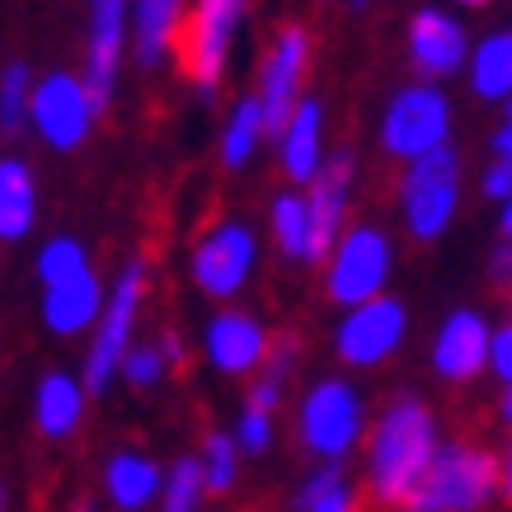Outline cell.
I'll list each match as a JSON object with an SVG mask.
<instances>
[{
	"label": "cell",
	"instance_id": "23",
	"mask_svg": "<svg viewBox=\"0 0 512 512\" xmlns=\"http://www.w3.org/2000/svg\"><path fill=\"white\" fill-rule=\"evenodd\" d=\"M38 226V184L19 156H0V240L15 245Z\"/></svg>",
	"mask_w": 512,
	"mask_h": 512
},
{
	"label": "cell",
	"instance_id": "34",
	"mask_svg": "<svg viewBox=\"0 0 512 512\" xmlns=\"http://www.w3.org/2000/svg\"><path fill=\"white\" fill-rule=\"evenodd\" d=\"M282 395H287V381H282V376L259 372L254 381H249V390H245V404L249 409H259V414H273V419H278Z\"/></svg>",
	"mask_w": 512,
	"mask_h": 512
},
{
	"label": "cell",
	"instance_id": "19",
	"mask_svg": "<svg viewBox=\"0 0 512 512\" xmlns=\"http://www.w3.org/2000/svg\"><path fill=\"white\" fill-rule=\"evenodd\" d=\"M160 475H165V466H160L156 456H146L141 447L113 451L109 461H104V498H109L118 512L156 508Z\"/></svg>",
	"mask_w": 512,
	"mask_h": 512
},
{
	"label": "cell",
	"instance_id": "24",
	"mask_svg": "<svg viewBox=\"0 0 512 512\" xmlns=\"http://www.w3.org/2000/svg\"><path fill=\"white\" fill-rule=\"evenodd\" d=\"M466 76H470V90L489 99V104H508L512 94V33L498 29L489 38L470 47L466 57Z\"/></svg>",
	"mask_w": 512,
	"mask_h": 512
},
{
	"label": "cell",
	"instance_id": "12",
	"mask_svg": "<svg viewBox=\"0 0 512 512\" xmlns=\"http://www.w3.org/2000/svg\"><path fill=\"white\" fill-rule=\"evenodd\" d=\"M306 66H311V33L301 29V24H287L273 38V47H268L264 71H259V94H254L259 113H264V137H278L287 113L296 109Z\"/></svg>",
	"mask_w": 512,
	"mask_h": 512
},
{
	"label": "cell",
	"instance_id": "31",
	"mask_svg": "<svg viewBox=\"0 0 512 512\" xmlns=\"http://www.w3.org/2000/svg\"><path fill=\"white\" fill-rule=\"evenodd\" d=\"M29 90H33V76L24 62H10L0 71V127L5 132H15L24 123V113H29Z\"/></svg>",
	"mask_w": 512,
	"mask_h": 512
},
{
	"label": "cell",
	"instance_id": "25",
	"mask_svg": "<svg viewBox=\"0 0 512 512\" xmlns=\"http://www.w3.org/2000/svg\"><path fill=\"white\" fill-rule=\"evenodd\" d=\"M259 141H268L264 113H259V99L245 94V99H235L231 118L221 127V165L226 170H245L249 160H254V151H259Z\"/></svg>",
	"mask_w": 512,
	"mask_h": 512
},
{
	"label": "cell",
	"instance_id": "16",
	"mask_svg": "<svg viewBox=\"0 0 512 512\" xmlns=\"http://www.w3.org/2000/svg\"><path fill=\"white\" fill-rule=\"evenodd\" d=\"M489 320L470 306H456V311L437 325L433 334V372L447 381V386H466L484 372V353H489Z\"/></svg>",
	"mask_w": 512,
	"mask_h": 512
},
{
	"label": "cell",
	"instance_id": "27",
	"mask_svg": "<svg viewBox=\"0 0 512 512\" xmlns=\"http://www.w3.org/2000/svg\"><path fill=\"white\" fill-rule=\"evenodd\" d=\"M268 221H273V240L287 259H306L311 254V217H306V202L301 193H278L273 207H268Z\"/></svg>",
	"mask_w": 512,
	"mask_h": 512
},
{
	"label": "cell",
	"instance_id": "1",
	"mask_svg": "<svg viewBox=\"0 0 512 512\" xmlns=\"http://www.w3.org/2000/svg\"><path fill=\"white\" fill-rule=\"evenodd\" d=\"M437 447H442V433H437L433 409L419 395H395L376 414V423H367V437H362L367 494L381 508H404V498L414 494Z\"/></svg>",
	"mask_w": 512,
	"mask_h": 512
},
{
	"label": "cell",
	"instance_id": "11",
	"mask_svg": "<svg viewBox=\"0 0 512 512\" xmlns=\"http://www.w3.org/2000/svg\"><path fill=\"white\" fill-rule=\"evenodd\" d=\"M240 19H245V0H198V10H193V19H188L184 66H188V76H193V85H198L202 99L217 94Z\"/></svg>",
	"mask_w": 512,
	"mask_h": 512
},
{
	"label": "cell",
	"instance_id": "28",
	"mask_svg": "<svg viewBox=\"0 0 512 512\" xmlns=\"http://www.w3.org/2000/svg\"><path fill=\"white\" fill-rule=\"evenodd\" d=\"M240 451H235L231 433L226 428H212L202 437V451H198V470H202V489L207 494H231L235 480H240Z\"/></svg>",
	"mask_w": 512,
	"mask_h": 512
},
{
	"label": "cell",
	"instance_id": "2",
	"mask_svg": "<svg viewBox=\"0 0 512 512\" xmlns=\"http://www.w3.org/2000/svg\"><path fill=\"white\" fill-rule=\"evenodd\" d=\"M503 494V461L475 442H442L400 512H484Z\"/></svg>",
	"mask_w": 512,
	"mask_h": 512
},
{
	"label": "cell",
	"instance_id": "33",
	"mask_svg": "<svg viewBox=\"0 0 512 512\" xmlns=\"http://www.w3.org/2000/svg\"><path fill=\"white\" fill-rule=\"evenodd\" d=\"M484 372L498 376V386H512V325L489 329V353H484Z\"/></svg>",
	"mask_w": 512,
	"mask_h": 512
},
{
	"label": "cell",
	"instance_id": "10",
	"mask_svg": "<svg viewBox=\"0 0 512 512\" xmlns=\"http://www.w3.org/2000/svg\"><path fill=\"white\" fill-rule=\"evenodd\" d=\"M409 339V311L395 296H372L362 306H348V315L334 329V353L343 367H381L386 357L400 353V343Z\"/></svg>",
	"mask_w": 512,
	"mask_h": 512
},
{
	"label": "cell",
	"instance_id": "42",
	"mask_svg": "<svg viewBox=\"0 0 512 512\" xmlns=\"http://www.w3.org/2000/svg\"><path fill=\"white\" fill-rule=\"evenodd\" d=\"M71 512H94V508H90V503H76V508H71Z\"/></svg>",
	"mask_w": 512,
	"mask_h": 512
},
{
	"label": "cell",
	"instance_id": "20",
	"mask_svg": "<svg viewBox=\"0 0 512 512\" xmlns=\"http://www.w3.org/2000/svg\"><path fill=\"white\" fill-rule=\"evenodd\" d=\"M85 390L71 372H43L38 386H33V428L47 442H66V437L80 433L85 423Z\"/></svg>",
	"mask_w": 512,
	"mask_h": 512
},
{
	"label": "cell",
	"instance_id": "18",
	"mask_svg": "<svg viewBox=\"0 0 512 512\" xmlns=\"http://www.w3.org/2000/svg\"><path fill=\"white\" fill-rule=\"evenodd\" d=\"M273 141H278L282 174H287L292 184H311V174L320 170V160H325V104H320L315 94L311 99L301 94Z\"/></svg>",
	"mask_w": 512,
	"mask_h": 512
},
{
	"label": "cell",
	"instance_id": "6",
	"mask_svg": "<svg viewBox=\"0 0 512 512\" xmlns=\"http://www.w3.org/2000/svg\"><path fill=\"white\" fill-rule=\"evenodd\" d=\"M376 141L381 151L395 160H419L437 146H451V99L442 94V85L414 80L386 99V113L376 123Z\"/></svg>",
	"mask_w": 512,
	"mask_h": 512
},
{
	"label": "cell",
	"instance_id": "5",
	"mask_svg": "<svg viewBox=\"0 0 512 512\" xmlns=\"http://www.w3.org/2000/svg\"><path fill=\"white\" fill-rule=\"evenodd\" d=\"M461 207V156L456 146H437L409 160L400 179V217L414 240H442Z\"/></svg>",
	"mask_w": 512,
	"mask_h": 512
},
{
	"label": "cell",
	"instance_id": "8",
	"mask_svg": "<svg viewBox=\"0 0 512 512\" xmlns=\"http://www.w3.org/2000/svg\"><path fill=\"white\" fill-rule=\"evenodd\" d=\"M254 268H259V235L249 221L226 217L198 240L188 273L198 282V292H207L212 301H231L235 292H245Z\"/></svg>",
	"mask_w": 512,
	"mask_h": 512
},
{
	"label": "cell",
	"instance_id": "41",
	"mask_svg": "<svg viewBox=\"0 0 512 512\" xmlns=\"http://www.w3.org/2000/svg\"><path fill=\"white\" fill-rule=\"evenodd\" d=\"M348 5H353V10H362V5H372V0H348Z\"/></svg>",
	"mask_w": 512,
	"mask_h": 512
},
{
	"label": "cell",
	"instance_id": "4",
	"mask_svg": "<svg viewBox=\"0 0 512 512\" xmlns=\"http://www.w3.org/2000/svg\"><path fill=\"white\" fill-rule=\"evenodd\" d=\"M141 292H146V264L141 259H127L113 292H104V311L90 329V348H85V367H80V390L85 400L94 395H109V386L118 381V362L132 348V334H137V315H141Z\"/></svg>",
	"mask_w": 512,
	"mask_h": 512
},
{
	"label": "cell",
	"instance_id": "29",
	"mask_svg": "<svg viewBox=\"0 0 512 512\" xmlns=\"http://www.w3.org/2000/svg\"><path fill=\"white\" fill-rule=\"evenodd\" d=\"M90 268V249L80 245L76 235H52L43 249H38V282L43 287H57V282L76 278Z\"/></svg>",
	"mask_w": 512,
	"mask_h": 512
},
{
	"label": "cell",
	"instance_id": "9",
	"mask_svg": "<svg viewBox=\"0 0 512 512\" xmlns=\"http://www.w3.org/2000/svg\"><path fill=\"white\" fill-rule=\"evenodd\" d=\"M94 104L76 71H47L43 80H33L29 90V113L24 123H33V132L52 146V151H76L85 146L94 127Z\"/></svg>",
	"mask_w": 512,
	"mask_h": 512
},
{
	"label": "cell",
	"instance_id": "37",
	"mask_svg": "<svg viewBox=\"0 0 512 512\" xmlns=\"http://www.w3.org/2000/svg\"><path fill=\"white\" fill-rule=\"evenodd\" d=\"M160 357H165V367H179V362H184V339H179V334H174V329H165V334H160Z\"/></svg>",
	"mask_w": 512,
	"mask_h": 512
},
{
	"label": "cell",
	"instance_id": "40",
	"mask_svg": "<svg viewBox=\"0 0 512 512\" xmlns=\"http://www.w3.org/2000/svg\"><path fill=\"white\" fill-rule=\"evenodd\" d=\"M0 512H10V489L0 484Z\"/></svg>",
	"mask_w": 512,
	"mask_h": 512
},
{
	"label": "cell",
	"instance_id": "14",
	"mask_svg": "<svg viewBox=\"0 0 512 512\" xmlns=\"http://www.w3.org/2000/svg\"><path fill=\"white\" fill-rule=\"evenodd\" d=\"M127 47V0H90V38H85V94H90L94 113L113 104V85H118V66H123Z\"/></svg>",
	"mask_w": 512,
	"mask_h": 512
},
{
	"label": "cell",
	"instance_id": "7",
	"mask_svg": "<svg viewBox=\"0 0 512 512\" xmlns=\"http://www.w3.org/2000/svg\"><path fill=\"white\" fill-rule=\"evenodd\" d=\"M395 245L381 226H348L325 254V292L339 306H362L372 296H386Z\"/></svg>",
	"mask_w": 512,
	"mask_h": 512
},
{
	"label": "cell",
	"instance_id": "17",
	"mask_svg": "<svg viewBox=\"0 0 512 512\" xmlns=\"http://www.w3.org/2000/svg\"><path fill=\"white\" fill-rule=\"evenodd\" d=\"M202 353L221 376H254L268 353V329L249 311H221L207 320Z\"/></svg>",
	"mask_w": 512,
	"mask_h": 512
},
{
	"label": "cell",
	"instance_id": "32",
	"mask_svg": "<svg viewBox=\"0 0 512 512\" xmlns=\"http://www.w3.org/2000/svg\"><path fill=\"white\" fill-rule=\"evenodd\" d=\"M118 376H123L132 390H151L170 376V367H165V357H160L156 343H132L123 353V362H118Z\"/></svg>",
	"mask_w": 512,
	"mask_h": 512
},
{
	"label": "cell",
	"instance_id": "36",
	"mask_svg": "<svg viewBox=\"0 0 512 512\" xmlns=\"http://www.w3.org/2000/svg\"><path fill=\"white\" fill-rule=\"evenodd\" d=\"M484 198H494V202L512 198V160H494V165L484 170Z\"/></svg>",
	"mask_w": 512,
	"mask_h": 512
},
{
	"label": "cell",
	"instance_id": "26",
	"mask_svg": "<svg viewBox=\"0 0 512 512\" xmlns=\"http://www.w3.org/2000/svg\"><path fill=\"white\" fill-rule=\"evenodd\" d=\"M207 489H202V470L198 456H179L165 466L160 475V494H156V512H202Z\"/></svg>",
	"mask_w": 512,
	"mask_h": 512
},
{
	"label": "cell",
	"instance_id": "38",
	"mask_svg": "<svg viewBox=\"0 0 512 512\" xmlns=\"http://www.w3.org/2000/svg\"><path fill=\"white\" fill-rule=\"evenodd\" d=\"M489 146H494V160H508L512 156V123H498L494 137H489Z\"/></svg>",
	"mask_w": 512,
	"mask_h": 512
},
{
	"label": "cell",
	"instance_id": "30",
	"mask_svg": "<svg viewBox=\"0 0 512 512\" xmlns=\"http://www.w3.org/2000/svg\"><path fill=\"white\" fill-rule=\"evenodd\" d=\"M235 442V451L240 456H268L273 451V442H278V419L273 414H259V409H240L235 414V428H226Z\"/></svg>",
	"mask_w": 512,
	"mask_h": 512
},
{
	"label": "cell",
	"instance_id": "21",
	"mask_svg": "<svg viewBox=\"0 0 512 512\" xmlns=\"http://www.w3.org/2000/svg\"><path fill=\"white\" fill-rule=\"evenodd\" d=\"M99 311H104V282L94 278V268L57 282V287H43V325L62 339L94 329Z\"/></svg>",
	"mask_w": 512,
	"mask_h": 512
},
{
	"label": "cell",
	"instance_id": "35",
	"mask_svg": "<svg viewBox=\"0 0 512 512\" xmlns=\"http://www.w3.org/2000/svg\"><path fill=\"white\" fill-rule=\"evenodd\" d=\"M301 512H357V489L343 480V484H334L329 494L315 498V503H306Z\"/></svg>",
	"mask_w": 512,
	"mask_h": 512
},
{
	"label": "cell",
	"instance_id": "15",
	"mask_svg": "<svg viewBox=\"0 0 512 512\" xmlns=\"http://www.w3.org/2000/svg\"><path fill=\"white\" fill-rule=\"evenodd\" d=\"M466 57H470V33L461 19L451 10H437V5L414 10V19H409V62L419 66V76L428 85L461 76Z\"/></svg>",
	"mask_w": 512,
	"mask_h": 512
},
{
	"label": "cell",
	"instance_id": "3",
	"mask_svg": "<svg viewBox=\"0 0 512 512\" xmlns=\"http://www.w3.org/2000/svg\"><path fill=\"white\" fill-rule=\"evenodd\" d=\"M367 437V400L348 376H320L296 404V442L320 466H343Z\"/></svg>",
	"mask_w": 512,
	"mask_h": 512
},
{
	"label": "cell",
	"instance_id": "39",
	"mask_svg": "<svg viewBox=\"0 0 512 512\" xmlns=\"http://www.w3.org/2000/svg\"><path fill=\"white\" fill-rule=\"evenodd\" d=\"M451 5H466V10H480V5H489V0H451Z\"/></svg>",
	"mask_w": 512,
	"mask_h": 512
},
{
	"label": "cell",
	"instance_id": "13",
	"mask_svg": "<svg viewBox=\"0 0 512 512\" xmlns=\"http://www.w3.org/2000/svg\"><path fill=\"white\" fill-rule=\"evenodd\" d=\"M357 160L353 151H334L320 160V170L311 174V184L301 193L306 217H311V264H325V254L334 249V240L343 235V217H348V193H353Z\"/></svg>",
	"mask_w": 512,
	"mask_h": 512
},
{
	"label": "cell",
	"instance_id": "22",
	"mask_svg": "<svg viewBox=\"0 0 512 512\" xmlns=\"http://www.w3.org/2000/svg\"><path fill=\"white\" fill-rule=\"evenodd\" d=\"M184 0H127V47L137 66H160L179 29Z\"/></svg>",
	"mask_w": 512,
	"mask_h": 512
}]
</instances>
